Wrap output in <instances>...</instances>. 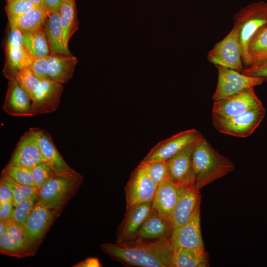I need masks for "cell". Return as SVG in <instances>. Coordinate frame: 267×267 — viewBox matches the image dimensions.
Wrapping results in <instances>:
<instances>
[{"mask_svg":"<svg viewBox=\"0 0 267 267\" xmlns=\"http://www.w3.org/2000/svg\"><path fill=\"white\" fill-rule=\"evenodd\" d=\"M84 180L74 170L56 172L37 192V200L55 211L73 197Z\"/></svg>","mask_w":267,"mask_h":267,"instance_id":"obj_3","label":"cell"},{"mask_svg":"<svg viewBox=\"0 0 267 267\" xmlns=\"http://www.w3.org/2000/svg\"><path fill=\"white\" fill-rule=\"evenodd\" d=\"M5 44V62L2 73L8 80L15 78L21 70L30 68L34 58L22 44V33L10 28Z\"/></svg>","mask_w":267,"mask_h":267,"instance_id":"obj_9","label":"cell"},{"mask_svg":"<svg viewBox=\"0 0 267 267\" xmlns=\"http://www.w3.org/2000/svg\"><path fill=\"white\" fill-rule=\"evenodd\" d=\"M63 90L62 84L49 79L41 80L39 87L32 98L34 115L56 110Z\"/></svg>","mask_w":267,"mask_h":267,"instance_id":"obj_16","label":"cell"},{"mask_svg":"<svg viewBox=\"0 0 267 267\" xmlns=\"http://www.w3.org/2000/svg\"><path fill=\"white\" fill-rule=\"evenodd\" d=\"M104 253L125 266L171 267L173 248L170 237L135 238L123 242L100 245Z\"/></svg>","mask_w":267,"mask_h":267,"instance_id":"obj_1","label":"cell"},{"mask_svg":"<svg viewBox=\"0 0 267 267\" xmlns=\"http://www.w3.org/2000/svg\"><path fill=\"white\" fill-rule=\"evenodd\" d=\"M266 109L263 105L230 117L212 116L213 124L219 132L229 135L247 137L260 125L264 119Z\"/></svg>","mask_w":267,"mask_h":267,"instance_id":"obj_6","label":"cell"},{"mask_svg":"<svg viewBox=\"0 0 267 267\" xmlns=\"http://www.w3.org/2000/svg\"><path fill=\"white\" fill-rule=\"evenodd\" d=\"M158 185L138 165L132 172L125 188L126 207L144 202H152Z\"/></svg>","mask_w":267,"mask_h":267,"instance_id":"obj_12","label":"cell"},{"mask_svg":"<svg viewBox=\"0 0 267 267\" xmlns=\"http://www.w3.org/2000/svg\"><path fill=\"white\" fill-rule=\"evenodd\" d=\"M38 6L28 0H15L7 2L5 7L8 19L22 15Z\"/></svg>","mask_w":267,"mask_h":267,"instance_id":"obj_37","label":"cell"},{"mask_svg":"<svg viewBox=\"0 0 267 267\" xmlns=\"http://www.w3.org/2000/svg\"><path fill=\"white\" fill-rule=\"evenodd\" d=\"M239 31V26L234 23L230 32L209 52L207 59L210 62L242 73L244 68Z\"/></svg>","mask_w":267,"mask_h":267,"instance_id":"obj_5","label":"cell"},{"mask_svg":"<svg viewBox=\"0 0 267 267\" xmlns=\"http://www.w3.org/2000/svg\"><path fill=\"white\" fill-rule=\"evenodd\" d=\"M37 200V193H35L14 207L12 219L23 227Z\"/></svg>","mask_w":267,"mask_h":267,"instance_id":"obj_34","label":"cell"},{"mask_svg":"<svg viewBox=\"0 0 267 267\" xmlns=\"http://www.w3.org/2000/svg\"><path fill=\"white\" fill-rule=\"evenodd\" d=\"M48 15L44 7L37 6L22 15L8 19L9 26L22 33L33 31L44 26Z\"/></svg>","mask_w":267,"mask_h":267,"instance_id":"obj_25","label":"cell"},{"mask_svg":"<svg viewBox=\"0 0 267 267\" xmlns=\"http://www.w3.org/2000/svg\"><path fill=\"white\" fill-rule=\"evenodd\" d=\"M234 23L239 26V43L242 61L248 63L247 49L254 35L267 24V2H253L241 8L235 15Z\"/></svg>","mask_w":267,"mask_h":267,"instance_id":"obj_4","label":"cell"},{"mask_svg":"<svg viewBox=\"0 0 267 267\" xmlns=\"http://www.w3.org/2000/svg\"><path fill=\"white\" fill-rule=\"evenodd\" d=\"M30 68L34 74L39 79H49L48 73V56L34 59Z\"/></svg>","mask_w":267,"mask_h":267,"instance_id":"obj_38","label":"cell"},{"mask_svg":"<svg viewBox=\"0 0 267 267\" xmlns=\"http://www.w3.org/2000/svg\"><path fill=\"white\" fill-rule=\"evenodd\" d=\"M266 81H267V78L266 79Z\"/></svg>","mask_w":267,"mask_h":267,"instance_id":"obj_47","label":"cell"},{"mask_svg":"<svg viewBox=\"0 0 267 267\" xmlns=\"http://www.w3.org/2000/svg\"><path fill=\"white\" fill-rule=\"evenodd\" d=\"M1 174L9 176L23 185L35 186L31 168L8 164L2 171Z\"/></svg>","mask_w":267,"mask_h":267,"instance_id":"obj_33","label":"cell"},{"mask_svg":"<svg viewBox=\"0 0 267 267\" xmlns=\"http://www.w3.org/2000/svg\"><path fill=\"white\" fill-rule=\"evenodd\" d=\"M14 207L11 202L0 203V221H7L12 219Z\"/></svg>","mask_w":267,"mask_h":267,"instance_id":"obj_40","label":"cell"},{"mask_svg":"<svg viewBox=\"0 0 267 267\" xmlns=\"http://www.w3.org/2000/svg\"><path fill=\"white\" fill-rule=\"evenodd\" d=\"M22 44L34 59L50 55L44 26L33 31L23 33Z\"/></svg>","mask_w":267,"mask_h":267,"instance_id":"obj_29","label":"cell"},{"mask_svg":"<svg viewBox=\"0 0 267 267\" xmlns=\"http://www.w3.org/2000/svg\"><path fill=\"white\" fill-rule=\"evenodd\" d=\"M179 185L171 178L161 183L152 202V208L170 219L176 204Z\"/></svg>","mask_w":267,"mask_h":267,"instance_id":"obj_23","label":"cell"},{"mask_svg":"<svg viewBox=\"0 0 267 267\" xmlns=\"http://www.w3.org/2000/svg\"><path fill=\"white\" fill-rule=\"evenodd\" d=\"M15 78L32 99L40 85L41 80L34 74L30 68H26L20 70L17 74Z\"/></svg>","mask_w":267,"mask_h":267,"instance_id":"obj_35","label":"cell"},{"mask_svg":"<svg viewBox=\"0 0 267 267\" xmlns=\"http://www.w3.org/2000/svg\"><path fill=\"white\" fill-rule=\"evenodd\" d=\"M13 0H7V2H9V1H13Z\"/></svg>","mask_w":267,"mask_h":267,"instance_id":"obj_46","label":"cell"},{"mask_svg":"<svg viewBox=\"0 0 267 267\" xmlns=\"http://www.w3.org/2000/svg\"><path fill=\"white\" fill-rule=\"evenodd\" d=\"M59 11L64 46L66 49L69 50V40L79 27L75 0H62Z\"/></svg>","mask_w":267,"mask_h":267,"instance_id":"obj_27","label":"cell"},{"mask_svg":"<svg viewBox=\"0 0 267 267\" xmlns=\"http://www.w3.org/2000/svg\"><path fill=\"white\" fill-rule=\"evenodd\" d=\"M44 29L50 54L72 55L70 50L66 49L64 46L59 9L48 15L44 25Z\"/></svg>","mask_w":267,"mask_h":267,"instance_id":"obj_22","label":"cell"},{"mask_svg":"<svg viewBox=\"0 0 267 267\" xmlns=\"http://www.w3.org/2000/svg\"><path fill=\"white\" fill-rule=\"evenodd\" d=\"M262 105L254 88H250L214 101L212 116L230 117L243 114Z\"/></svg>","mask_w":267,"mask_h":267,"instance_id":"obj_10","label":"cell"},{"mask_svg":"<svg viewBox=\"0 0 267 267\" xmlns=\"http://www.w3.org/2000/svg\"><path fill=\"white\" fill-rule=\"evenodd\" d=\"M55 211L37 200L23 227L26 241L35 254L39 244L53 221Z\"/></svg>","mask_w":267,"mask_h":267,"instance_id":"obj_8","label":"cell"},{"mask_svg":"<svg viewBox=\"0 0 267 267\" xmlns=\"http://www.w3.org/2000/svg\"><path fill=\"white\" fill-rule=\"evenodd\" d=\"M62 0H44V8L49 13L60 9Z\"/></svg>","mask_w":267,"mask_h":267,"instance_id":"obj_42","label":"cell"},{"mask_svg":"<svg viewBox=\"0 0 267 267\" xmlns=\"http://www.w3.org/2000/svg\"><path fill=\"white\" fill-rule=\"evenodd\" d=\"M0 181L6 184L11 190L13 195L14 207L33 194L38 192L35 186L23 185L5 175L1 174Z\"/></svg>","mask_w":267,"mask_h":267,"instance_id":"obj_32","label":"cell"},{"mask_svg":"<svg viewBox=\"0 0 267 267\" xmlns=\"http://www.w3.org/2000/svg\"><path fill=\"white\" fill-rule=\"evenodd\" d=\"M202 136V134L195 129H190L179 132L157 143L141 162L156 160L167 161Z\"/></svg>","mask_w":267,"mask_h":267,"instance_id":"obj_13","label":"cell"},{"mask_svg":"<svg viewBox=\"0 0 267 267\" xmlns=\"http://www.w3.org/2000/svg\"><path fill=\"white\" fill-rule=\"evenodd\" d=\"M244 75L267 78V59L244 69L242 72Z\"/></svg>","mask_w":267,"mask_h":267,"instance_id":"obj_39","label":"cell"},{"mask_svg":"<svg viewBox=\"0 0 267 267\" xmlns=\"http://www.w3.org/2000/svg\"><path fill=\"white\" fill-rule=\"evenodd\" d=\"M171 267H207L209 266L205 251L178 247L173 249Z\"/></svg>","mask_w":267,"mask_h":267,"instance_id":"obj_26","label":"cell"},{"mask_svg":"<svg viewBox=\"0 0 267 267\" xmlns=\"http://www.w3.org/2000/svg\"><path fill=\"white\" fill-rule=\"evenodd\" d=\"M152 202H144L126 207L124 219L117 231L116 242L135 239L139 228L150 214Z\"/></svg>","mask_w":267,"mask_h":267,"instance_id":"obj_17","label":"cell"},{"mask_svg":"<svg viewBox=\"0 0 267 267\" xmlns=\"http://www.w3.org/2000/svg\"><path fill=\"white\" fill-rule=\"evenodd\" d=\"M199 190L191 186H179L178 198L170 219L174 229L185 224L201 205Z\"/></svg>","mask_w":267,"mask_h":267,"instance_id":"obj_15","label":"cell"},{"mask_svg":"<svg viewBox=\"0 0 267 267\" xmlns=\"http://www.w3.org/2000/svg\"><path fill=\"white\" fill-rule=\"evenodd\" d=\"M13 195L10 189L0 181V203L11 202L13 203Z\"/></svg>","mask_w":267,"mask_h":267,"instance_id":"obj_41","label":"cell"},{"mask_svg":"<svg viewBox=\"0 0 267 267\" xmlns=\"http://www.w3.org/2000/svg\"><path fill=\"white\" fill-rule=\"evenodd\" d=\"M200 205L185 224L173 230L170 237L173 249L184 247L198 251H205L201 232Z\"/></svg>","mask_w":267,"mask_h":267,"instance_id":"obj_14","label":"cell"},{"mask_svg":"<svg viewBox=\"0 0 267 267\" xmlns=\"http://www.w3.org/2000/svg\"><path fill=\"white\" fill-rule=\"evenodd\" d=\"M174 229L171 219L152 208L135 238L155 239L170 237Z\"/></svg>","mask_w":267,"mask_h":267,"instance_id":"obj_21","label":"cell"},{"mask_svg":"<svg viewBox=\"0 0 267 267\" xmlns=\"http://www.w3.org/2000/svg\"><path fill=\"white\" fill-rule=\"evenodd\" d=\"M216 67L218 71V79L212 97L214 101L228 97L245 89L254 88L266 81L264 78L247 76L227 67Z\"/></svg>","mask_w":267,"mask_h":267,"instance_id":"obj_7","label":"cell"},{"mask_svg":"<svg viewBox=\"0 0 267 267\" xmlns=\"http://www.w3.org/2000/svg\"><path fill=\"white\" fill-rule=\"evenodd\" d=\"M7 228V221H0V238L6 232Z\"/></svg>","mask_w":267,"mask_h":267,"instance_id":"obj_44","label":"cell"},{"mask_svg":"<svg viewBox=\"0 0 267 267\" xmlns=\"http://www.w3.org/2000/svg\"><path fill=\"white\" fill-rule=\"evenodd\" d=\"M139 165L143 168L150 178L158 186L162 182L171 178L166 160L140 162Z\"/></svg>","mask_w":267,"mask_h":267,"instance_id":"obj_31","label":"cell"},{"mask_svg":"<svg viewBox=\"0 0 267 267\" xmlns=\"http://www.w3.org/2000/svg\"><path fill=\"white\" fill-rule=\"evenodd\" d=\"M7 89L2 106L4 111L14 116H33V101L16 78L8 80Z\"/></svg>","mask_w":267,"mask_h":267,"instance_id":"obj_19","label":"cell"},{"mask_svg":"<svg viewBox=\"0 0 267 267\" xmlns=\"http://www.w3.org/2000/svg\"><path fill=\"white\" fill-rule=\"evenodd\" d=\"M40 130L31 128L21 137L8 164L32 169L41 163L47 162L40 145Z\"/></svg>","mask_w":267,"mask_h":267,"instance_id":"obj_11","label":"cell"},{"mask_svg":"<svg viewBox=\"0 0 267 267\" xmlns=\"http://www.w3.org/2000/svg\"><path fill=\"white\" fill-rule=\"evenodd\" d=\"M47 162L41 163L32 169V175L38 191L55 174Z\"/></svg>","mask_w":267,"mask_h":267,"instance_id":"obj_36","label":"cell"},{"mask_svg":"<svg viewBox=\"0 0 267 267\" xmlns=\"http://www.w3.org/2000/svg\"><path fill=\"white\" fill-rule=\"evenodd\" d=\"M0 254L17 258L32 256L35 253L25 239L23 227L12 219L7 221V228L0 238Z\"/></svg>","mask_w":267,"mask_h":267,"instance_id":"obj_18","label":"cell"},{"mask_svg":"<svg viewBox=\"0 0 267 267\" xmlns=\"http://www.w3.org/2000/svg\"><path fill=\"white\" fill-rule=\"evenodd\" d=\"M248 67L267 59V24L251 39L247 49Z\"/></svg>","mask_w":267,"mask_h":267,"instance_id":"obj_30","label":"cell"},{"mask_svg":"<svg viewBox=\"0 0 267 267\" xmlns=\"http://www.w3.org/2000/svg\"><path fill=\"white\" fill-rule=\"evenodd\" d=\"M192 166L191 187L198 190L229 174L235 169L234 163L220 154L203 136L196 143Z\"/></svg>","mask_w":267,"mask_h":267,"instance_id":"obj_2","label":"cell"},{"mask_svg":"<svg viewBox=\"0 0 267 267\" xmlns=\"http://www.w3.org/2000/svg\"><path fill=\"white\" fill-rule=\"evenodd\" d=\"M74 267H101L100 263L97 258H88L84 261H83L75 266Z\"/></svg>","mask_w":267,"mask_h":267,"instance_id":"obj_43","label":"cell"},{"mask_svg":"<svg viewBox=\"0 0 267 267\" xmlns=\"http://www.w3.org/2000/svg\"><path fill=\"white\" fill-rule=\"evenodd\" d=\"M39 143L43 155L55 172L72 169L58 152L48 133L40 130Z\"/></svg>","mask_w":267,"mask_h":267,"instance_id":"obj_28","label":"cell"},{"mask_svg":"<svg viewBox=\"0 0 267 267\" xmlns=\"http://www.w3.org/2000/svg\"><path fill=\"white\" fill-rule=\"evenodd\" d=\"M197 141L167 160L170 178L179 186L191 187L192 154Z\"/></svg>","mask_w":267,"mask_h":267,"instance_id":"obj_20","label":"cell"},{"mask_svg":"<svg viewBox=\"0 0 267 267\" xmlns=\"http://www.w3.org/2000/svg\"><path fill=\"white\" fill-rule=\"evenodd\" d=\"M36 5L44 7V0H28Z\"/></svg>","mask_w":267,"mask_h":267,"instance_id":"obj_45","label":"cell"},{"mask_svg":"<svg viewBox=\"0 0 267 267\" xmlns=\"http://www.w3.org/2000/svg\"><path fill=\"white\" fill-rule=\"evenodd\" d=\"M78 59L73 55L50 54L48 56V73L49 79L65 84L73 76Z\"/></svg>","mask_w":267,"mask_h":267,"instance_id":"obj_24","label":"cell"}]
</instances>
